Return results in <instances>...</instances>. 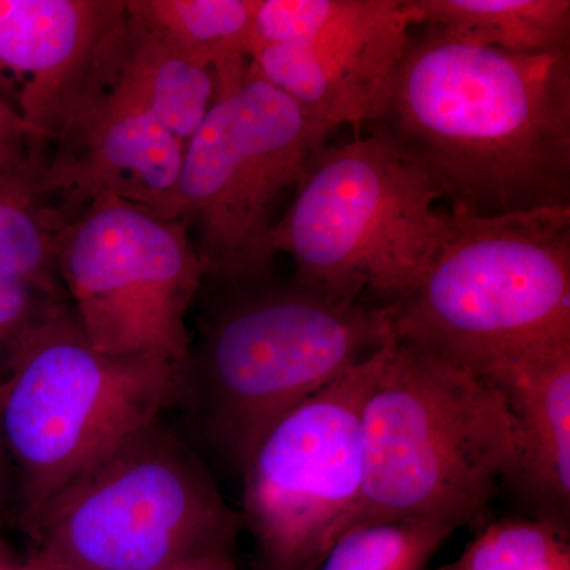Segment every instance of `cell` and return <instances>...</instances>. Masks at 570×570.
Segmentation results:
<instances>
[{
	"instance_id": "cell-1",
	"label": "cell",
	"mask_w": 570,
	"mask_h": 570,
	"mask_svg": "<svg viewBox=\"0 0 570 570\" xmlns=\"http://www.w3.org/2000/svg\"><path fill=\"white\" fill-rule=\"evenodd\" d=\"M366 127L430 179L449 213L570 206V50L513 55L411 36Z\"/></svg>"
},
{
	"instance_id": "cell-2",
	"label": "cell",
	"mask_w": 570,
	"mask_h": 570,
	"mask_svg": "<svg viewBox=\"0 0 570 570\" xmlns=\"http://www.w3.org/2000/svg\"><path fill=\"white\" fill-rule=\"evenodd\" d=\"M228 285L234 294L178 363L174 406L242 475L284 415L395 336L390 306L336 302L272 277Z\"/></svg>"
},
{
	"instance_id": "cell-3",
	"label": "cell",
	"mask_w": 570,
	"mask_h": 570,
	"mask_svg": "<svg viewBox=\"0 0 570 570\" xmlns=\"http://www.w3.org/2000/svg\"><path fill=\"white\" fill-rule=\"evenodd\" d=\"M362 433L365 493L354 528L430 520L482 530L519 450L501 389L395 337L363 404Z\"/></svg>"
},
{
	"instance_id": "cell-4",
	"label": "cell",
	"mask_w": 570,
	"mask_h": 570,
	"mask_svg": "<svg viewBox=\"0 0 570 570\" xmlns=\"http://www.w3.org/2000/svg\"><path fill=\"white\" fill-rule=\"evenodd\" d=\"M393 336L485 374L570 344V206L474 217L450 213Z\"/></svg>"
},
{
	"instance_id": "cell-5",
	"label": "cell",
	"mask_w": 570,
	"mask_h": 570,
	"mask_svg": "<svg viewBox=\"0 0 570 570\" xmlns=\"http://www.w3.org/2000/svg\"><path fill=\"white\" fill-rule=\"evenodd\" d=\"M438 190L377 135L322 146L269 234L291 283L336 302L393 306L417 287L444 242Z\"/></svg>"
},
{
	"instance_id": "cell-6",
	"label": "cell",
	"mask_w": 570,
	"mask_h": 570,
	"mask_svg": "<svg viewBox=\"0 0 570 570\" xmlns=\"http://www.w3.org/2000/svg\"><path fill=\"white\" fill-rule=\"evenodd\" d=\"M178 363L110 355L66 303L31 326L0 379V431L22 531L94 461L174 407Z\"/></svg>"
},
{
	"instance_id": "cell-7",
	"label": "cell",
	"mask_w": 570,
	"mask_h": 570,
	"mask_svg": "<svg viewBox=\"0 0 570 570\" xmlns=\"http://www.w3.org/2000/svg\"><path fill=\"white\" fill-rule=\"evenodd\" d=\"M243 530L200 455L160 415L71 479L24 532L50 570H168L234 558Z\"/></svg>"
},
{
	"instance_id": "cell-8",
	"label": "cell",
	"mask_w": 570,
	"mask_h": 570,
	"mask_svg": "<svg viewBox=\"0 0 570 570\" xmlns=\"http://www.w3.org/2000/svg\"><path fill=\"white\" fill-rule=\"evenodd\" d=\"M336 126L307 118L283 92L247 73L216 97L187 141L179 212L197 223L205 279L220 284L272 277L269 234L288 190Z\"/></svg>"
},
{
	"instance_id": "cell-9",
	"label": "cell",
	"mask_w": 570,
	"mask_h": 570,
	"mask_svg": "<svg viewBox=\"0 0 570 570\" xmlns=\"http://www.w3.org/2000/svg\"><path fill=\"white\" fill-rule=\"evenodd\" d=\"M392 341L292 409L254 450L239 513L255 570H318L355 527L365 493L363 404Z\"/></svg>"
},
{
	"instance_id": "cell-10",
	"label": "cell",
	"mask_w": 570,
	"mask_h": 570,
	"mask_svg": "<svg viewBox=\"0 0 570 570\" xmlns=\"http://www.w3.org/2000/svg\"><path fill=\"white\" fill-rule=\"evenodd\" d=\"M63 217L56 264L89 343L110 355L181 363L187 313L205 275L184 219H164L116 197Z\"/></svg>"
},
{
	"instance_id": "cell-11",
	"label": "cell",
	"mask_w": 570,
	"mask_h": 570,
	"mask_svg": "<svg viewBox=\"0 0 570 570\" xmlns=\"http://www.w3.org/2000/svg\"><path fill=\"white\" fill-rule=\"evenodd\" d=\"M126 20L122 0H0V78L11 81L41 164L99 91Z\"/></svg>"
},
{
	"instance_id": "cell-12",
	"label": "cell",
	"mask_w": 570,
	"mask_h": 570,
	"mask_svg": "<svg viewBox=\"0 0 570 570\" xmlns=\"http://www.w3.org/2000/svg\"><path fill=\"white\" fill-rule=\"evenodd\" d=\"M401 0H354L303 45L255 50L250 77L287 96L307 118L355 130L376 118L409 37Z\"/></svg>"
},
{
	"instance_id": "cell-13",
	"label": "cell",
	"mask_w": 570,
	"mask_h": 570,
	"mask_svg": "<svg viewBox=\"0 0 570 570\" xmlns=\"http://www.w3.org/2000/svg\"><path fill=\"white\" fill-rule=\"evenodd\" d=\"M186 142L151 112L99 91L58 141L39 179L43 197L75 205L116 197L164 219H183L179 176Z\"/></svg>"
},
{
	"instance_id": "cell-14",
	"label": "cell",
	"mask_w": 570,
	"mask_h": 570,
	"mask_svg": "<svg viewBox=\"0 0 570 570\" xmlns=\"http://www.w3.org/2000/svg\"><path fill=\"white\" fill-rule=\"evenodd\" d=\"M508 400L519 450L509 478L568 534L570 513V344L480 374Z\"/></svg>"
},
{
	"instance_id": "cell-15",
	"label": "cell",
	"mask_w": 570,
	"mask_h": 570,
	"mask_svg": "<svg viewBox=\"0 0 570 570\" xmlns=\"http://www.w3.org/2000/svg\"><path fill=\"white\" fill-rule=\"evenodd\" d=\"M99 91L151 112L187 145L213 107L217 86L212 69L195 62L163 32L127 10Z\"/></svg>"
},
{
	"instance_id": "cell-16",
	"label": "cell",
	"mask_w": 570,
	"mask_h": 570,
	"mask_svg": "<svg viewBox=\"0 0 570 570\" xmlns=\"http://www.w3.org/2000/svg\"><path fill=\"white\" fill-rule=\"evenodd\" d=\"M409 28L513 55L570 50L569 0H401Z\"/></svg>"
},
{
	"instance_id": "cell-17",
	"label": "cell",
	"mask_w": 570,
	"mask_h": 570,
	"mask_svg": "<svg viewBox=\"0 0 570 570\" xmlns=\"http://www.w3.org/2000/svg\"><path fill=\"white\" fill-rule=\"evenodd\" d=\"M127 10L216 75V97L245 80L255 50V0H126Z\"/></svg>"
},
{
	"instance_id": "cell-18",
	"label": "cell",
	"mask_w": 570,
	"mask_h": 570,
	"mask_svg": "<svg viewBox=\"0 0 570 570\" xmlns=\"http://www.w3.org/2000/svg\"><path fill=\"white\" fill-rule=\"evenodd\" d=\"M43 200L36 181L0 176V275L63 299L67 295L56 264L63 216Z\"/></svg>"
},
{
	"instance_id": "cell-19",
	"label": "cell",
	"mask_w": 570,
	"mask_h": 570,
	"mask_svg": "<svg viewBox=\"0 0 570 570\" xmlns=\"http://www.w3.org/2000/svg\"><path fill=\"white\" fill-rule=\"evenodd\" d=\"M455 531L430 520L362 524L337 540L318 570H425Z\"/></svg>"
},
{
	"instance_id": "cell-20",
	"label": "cell",
	"mask_w": 570,
	"mask_h": 570,
	"mask_svg": "<svg viewBox=\"0 0 570 570\" xmlns=\"http://www.w3.org/2000/svg\"><path fill=\"white\" fill-rule=\"evenodd\" d=\"M564 532L542 520L487 524L455 561L459 570H570Z\"/></svg>"
},
{
	"instance_id": "cell-21",
	"label": "cell",
	"mask_w": 570,
	"mask_h": 570,
	"mask_svg": "<svg viewBox=\"0 0 570 570\" xmlns=\"http://www.w3.org/2000/svg\"><path fill=\"white\" fill-rule=\"evenodd\" d=\"M62 303L31 284L0 275V379L24 333Z\"/></svg>"
},
{
	"instance_id": "cell-22",
	"label": "cell",
	"mask_w": 570,
	"mask_h": 570,
	"mask_svg": "<svg viewBox=\"0 0 570 570\" xmlns=\"http://www.w3.org/2000/svg\"><path fill=\"white\" fill-rule=\"evenodd\" d=\"M41 170L31 127L0 89V176L31 179L39 187Z\"/></svg>"
},
{
	"instance_id": "cell-23",
	"label": "cell",
	"mask_w": 570,
	"mask_h": 570,
	"mask_svg": "<svg viewBox=\"0 0 570 570\" xmlns=\"http://www.w3.org/2000/svg\"><path fill=\"white\" fill-rule=\"evenodd\" d=\"M14 517L13 469L0 431V523Z\"/></svg>"
},
{
	"instance_id": "cell-24",
	"label": "cell",
	"mask_w": 570,
	"mask_h": 570,
	"mask_svg": "<svg viewBox=\"0 0 570 570\" xmlns=\"http://www.w3.org/2000/svg\"><path fill=\"white\" fill-rule=\"evenodd\" d=\"M168 570H238V568H236L234 558L209 557L184 562V564Z\"/></svg>"
},
{
	"instance_id": "cell-25",
	"label": "cell",
	"mask_w": 570,
	"mask_h": 570,
	"mask_svg": "<svg viewBox=\"0 0 570 570\" xmlns=\"http://www.w3.org/2000/svg\"><path fill=\"white\" fill-rule=\"evenodd\" d=\"M18 562H20V560L14 558V554L11 553L9 547H7L6 543H3V540L0 539V570H10L11 568H14Z\"/></svg>"
},
{
	"instance_id": "cell-26",
	"label": "cell",
	"mask_w": 570,
	"mask_h": 570,
	"mask_svg": "<svg viewBox=\"0 0 570 570\" xmlns=\"http://www.w3.org/2000/svg\"><path fill=\"white\" fill-rule=\"evenodd\" d=\"M10 570H50L48 569V566L45 564L43 561L40 560L39 557H36V554H31V557L28 558V560L18 562L14 568H11Z\"/></svg>"
},
{
	"instance_id": "cell-27",
	"label": "cell",
	"mask_w": 570,
	"mask_h": 570,
	"mask_svg": "<svg viewBox=\"0 0 570 570\" xmlns=\"http://www.w3.org/2000/svg\"><path fill=\"white\" fill-rule=\"evenodd\" d=\"M425 570H428V569H425ZM430 570H459V568H456L455 561H453V562H449V564L441 566V568L430 569Z\"/></svg>"
}]
</instances>
